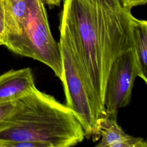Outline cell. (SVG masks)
Returning <instances> with one entry per match:
<instances>
[{
    "label": "cell",
    "mask_w": 147,
    "mask_h": 147,
    "mask_svg": "<svg viewBox=\"0 0 147 147\" xmlns=\"http://www.w3.org/2000/svg\"><path fill=\"white\" fill-rule=\"evenodd\" d=\"M131 9H105L85 0H64L60 33L68 38L95 116H104V95L110 67L133 48Z\"/></svg>",
    "instance_id": "1"
},
{
    "label": "cell",
    "mask_w": 147,
    "mask_h": 147,
    "mask_svg": "<svg viewBox=\"0 0 147 147\" xmlns=\"http://www.w3.org/2000/svg\"><path fill=\"white\" fill-rule=\"evenodd\" d=\"M85 137L74 112L36 87L15 100L13 110L0 127V147L17 142L70 147Z\"/></svg>",
    "instance_id": "2"
},
{
    "label": "cell",
    "mask_w": 147,
    "mask_h": 147,
    "mask_svg": "<svg viewBox=\"0 0 147 147\" xmlns=\"http://www.w3.org/2000/svg\"><path fill=\"white\" fill-rule=\"evenodd\" d=\"M5 47L16 54L47 65L61 80V52L52 34L42 0H27L26 13L18 21L16 33Z\"/></svg>",
    "instance_id": "3"
},
{
    "label": "cell",
    "mask_w": 147,
    "mask_h": 147,
    "mask_svg": "<svg viewBox=\"0 0 147 147\" xmlns=\"http://www.w3.org/2000/svg\"><path fill=\"white\" fill-rule=\"evenodd\" d=\"M62 59V82L65 96V105L71 109L81 124L86 138L94 141L99 139L98 119L95 116L87 91L79 71L67 37L60 33L58 42Z\"/></svg>",
    "instance_id": "4"
},
{
    "label": "cell",
    "mask_w": 147,
    "mask_h": 147,
    "mask_svg": "<svg viewBox=\"0 0 147 147\" xmlns=\"http://www.w3.org/2000/svg\"><path fill=\"white\" fill-rule=\"evenodd\" d=\"M137 77L141 78L133 48L119 55L112 64L107 78L104 95V116L117 119L120 109L130 102Z\"/></svg>",
    "instance_id": "5"
},
{
    "label": "cell",
    "mask_w": 147,
    "mask_h": 147,
    "mask_svg": "<svg viewBox=\"0 0 147 147\" xmlns=\"http://www.w3.org/2000/svg\"><path fill=\"white\" fill-rule=\"evenodd\" d=\"M36 87L30 68L11 69L0 75V103L17 99Z\"/></svg>",
    "instance_id": "6"
},
{
    "label": "cell",
    "mask_w": 147,
    "mask_h": 147,
    "mask_svg": "<svg viewBox=\"0 0 147 147\" xmlns=\"http://www.w3.org/2000/svg\"><path fill=\"white\" fill-rule=\"evenodd\" d=\"M98 132L100 141L96 147H146V141L126 133L117 119L102 117L98 120Z\"/></svg>",
    "instance_id": "7"
},
{
    "label": "cell",
    "mask_w": 147,
    "mask_h": 147,
    "mask_svg": "<svg viewBox=\"0 0 147 147\" xmlns=\"http://www.w3.org/2000/svg\"><path fill=\"white\" fill-rule=\"evenodd\" d=\"M133 49L140 70L141 78L147 83V22L134 17L131 22Z\"/></svg>",
    "instance_id": "8"
},
{
    "label": "cell",
    "mask_w": 147,
    "mask_h": 147,
    "mask_svg": "<svg viewBox=\"0 0 147 147\" xmlns=\"http://www.w3.org/2000/svg\"><path fill=\"white\" fill-rule=\"evenodd\" d=\"M10 9V0H0V45L4 46L6 40L7 17Z\"/></svg>",
    "instance_id": "9"
},
{
    "label": "cell",
    "mask_w": 147,
    "mask_h": 147,
    "mask_svg": "<svg viewBox=\"0 0 147 147\" xmlns=\"http://www.w3.org/2000/svg\"><path fill=\"white\" fill-rule=\"evenodd\" d=\"M105 9L121 11L131 9L127 7L124 0H85Z\"/></svg>",
    "instance_id": "10"
},
{
    "label": "cell",
    "mask_w": 147,
    "mask_h": 147,
    "mask_svg": "<svg viewBox=\"0 0 147 147\" xmlns=\"http://www.w3.org/2000/svg\"><path fill=\"white\" fill-rule=\"evenodd\" d=\"M15 100L0 103V127L13 109Z\"/></svg>",
    "instance_id": "11"
},
{
    "label": "cell",
    "mask_w": 147,
    "mask_h": 147,
    "mask_svg": "<svg viewBox=\"0 0 147 147\" xmlns=\"http://www.w3.org/2000/svg\"><path fill=\"white\" fill-rule=\"evenodd\" d=\"M126 5L131 9V7L138 5H143L146 3L147 0H124Z\"/></svg>",
    "instance_id": "12"
},
{
    "label": "cell",
    "mask_w": 147,
    "mask_h": 147,
    "mask_svg": "<svg viewBox=\"0 0 147 147\" xmlns=\"http://www.w3.org/2000/svg\"><path fill=\"white\" fill-rule=\"evenodd\" d=\"M46 3L49 5L59 6L61 0H44Z\"/></svg>",
    "instance_id": "13"
}]
</instances>
